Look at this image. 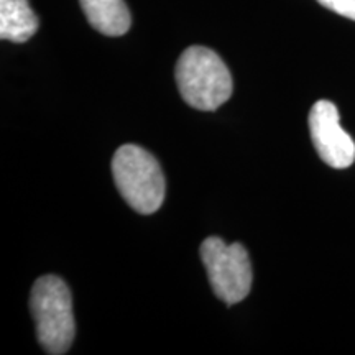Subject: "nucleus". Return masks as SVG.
I'll use <instances>...</instances> for the list:
<instances>
[{
    "label": "nucleus",
    "mask_w": 355,
    "mask_h": 355,
    "mask_svg": "<svg viewBox=\"0 0 355 355\" xmlns=\"http://www.w3.org/2000/svg\"><path fill=\"white\" fill-rule=\"evenodd\" d=\"M318 2L345 19L355 20V0H318Z\"/></svg>",
    "instance_id": "8"
},
{
    "label": "nucleus",
    "mask_w": 355,
    "mask_h": 355,
    "mask_svg": "<svg viewBox=\"0 0 355 355\" xmlns=\"http://www.w3.org/2000/svg\"><path fill=\"white\" fill-rule=\"evenodd\" d=\"M91 26L107 37H122L132 25L130 10L123 0H79Z\"/></svg>",
    "instance_id": "6"
},
{
    "label": "nucleus",
    "mask_w": 355,
    "mask_h": 355,
    "mask_svg": "<svg viewBox=\"0 0 355 355\" xmlns=\"http://www.w3.org/2000/svg\"><path fill=\"white\" fill-rule=\"evenodd\" d=\"M201 260L216 296L225 304L245 300L252 288V263L241 243L209 237L201 245Z\"/></svg>",
    "instance_id": "4"
},
{
    "label": "nucleus",
    "mask_w": 355,
    "mask_h": 355,
    "mask_svg": "<svg viewBox=\"0 0 355 355\" xmlns=\"http://www.w3.org/2000/svg\"><path fill=\"white\" fill-rule=\"evenodd\" d=\"M112 175L119 193L139 214H153L162 207L165 175L157 158L141 146H121L112 158Z\"/></svg>",
    "instance_id": "3"
},
{
    "label": "nucleus",
    "mask_w": 355,
    "mask_h": 355,
    "mask_svg": "<svg viewBox=\"0 0 355 355\" xmlns=\"http://www.w3.org/2000/svg\"><path fill=\"white\" fill-rule=\"evenodd\" d=\"M30 311L37 322V337L50 355H63L74 340L73 296L66 283L55 275L38 278L30 295Z\"/></svg>",
    "instance_id": "2"
},
{
    "label": "nucleus",
    "mask_w": 355,
    "mask_h": 355,
    "mask_svg": "<svg viewBox=\"0 0 355 355\" xmlns=\"http://www.w3.org/2000/svg\"><path fill=\"white\" fill-rule=\"evenodd\" d=\"M38 17L28 0H0V38L25 43L37 33Z\"/></svg>",
    "instance_id": "7"
},
{
    "label": "nucleus",
    "mask_w": 355,
    "mask_h": 355,
    "mask_svg": "<svg viewBox=\"0 0 355 355\" xmlns=\"http://www.w3.org/2000/svg\"><path fill=\"white\" fill-rule=\"evenodd\" d=\"M309 132L314 148L326 165L349 168L355 159L352 137L340 127L339 110L329 101H318L309 112Z\"/></svg>",
    "instance_id": "5"
},
{
    "label": "nucleus",
    "mask_w": 355,
    "mask_h": 355,
    "mask_svg": "<svg viewBox=\"0 0 355 355\" xmlns=\"http://www.w3.org/2000/svg\"><path fill=\"white\" fill-rule=\"evenodd\" d=\"M175 78L186 104L198 110H216L230 99L234 91L230 71L220 56L199 44L181 53Z\"/></svg>",
    "instance_id": "1"
}]
</instances>
